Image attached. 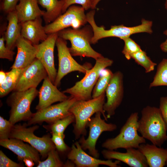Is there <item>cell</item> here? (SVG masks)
<instances>
[{
	"label": "cell",
	"instance_id": "5bb4252c",
	"mask_svg": "<svg viewBox=\"0 0 167 167\" xmlns=\"http://www.w3.org/2000/svg\"><path fill=\"white\" fill-rule=\"evenodd\" d=\"M58 37V32L51 34L41 43L34 45L36 51V58L43 65L48 78L54 84L57 73L54 65V50Z\"/></svg>",
	"mask_w": 167,
	"mask_h": 167
},
{
	"label": "cell",
	"instance_id": "277c9868",
	"mask_svg": "<svg viewBox=\"0 0 167 167\" xmlns=\"http://www.w3.org/2000/svg\"><path fill=\"white\" fill-rule=\"evenodd\" d=\"M139 113H132L121 128L115 137L107 139L102 144L106 149L114 150L118 148L126 149L138 148L139 145L146 142L145 139L138 133Z\"/></svg>",
	"mask_w": 167,
	"mask_h": 167
},
{
	"label": "cell",
	"instance_id": "7402d4cb",
	"mask_svg": "<svg viewBox=\"0 0 167 167\" xmlns=\"http://www.w3.org/2000/svg\"><path fill=\"white\" fill-rule=\"evenodd\" d=\"M143 143L137 148L145 156L150 167H163L167 161V148Z\"/></svg>",
	"mask_w": 167,
	"mask_h": 167
},
{
	"label": "cell",
	"instance_id": "484cf974",
	"mask_svg": "<svg viewBox=\"0 0 167 167\" xmlns=\"http://www.w3.org/2000/svg\"><path fill=\"white\" fill-rule=\"evenodd\" d=\"M24 69L12 68L7 72L6 79L0 84V96L2 97L14 91L19 77Z\"/></svg>",
	"mask_w": 167,
	"mask_h": 167
},
{
	"label": "cell",
	"instance_id": "30bf717a",
	"mask_svg": "<svg viewBox=\"0 0 167 167\" xmlns=\"http://www.w3.org/2000/svg\"><path fill=\"white\" fill-rule=\"evenodd\" d=\"M58 52V68L54 85L59 86L62 78L72 72L78 71L85 74L90 69L89 65H82L72 57L66 40L58 37L56 42Z\"/></svg>",
	"mask_w": 167,
	"mask_h": 167
},
{
	"label": "cell",
	"instance_id": "8992f818",
	"mask_svg": "<svg viewBox=\"0 0 167 167\" xmlns=\"http://www.w3.org/2000/svg\"><path fill=\"white\" fill-rule=\"evenodd\" d=\"M96 60L94 66L87 72L82 79L62 92L70 94L78 100L87 101L92 98V92L101 71L113 63L112 60L103 56Z\"/></svg>",
	"mask_w": 167,
	"mask_h": 167
},
{
	"label": "cell",
	"instance_id": "d4e9b609",
	"mask_svg": "<svg viewBox=\"0 0 167 167\" xmlns=\"http://www.w3.org/2000/svg\"><path fill=\"white\" fill-rule=\"evenodd\" d=\"M38 4L46 10L43 16L46 24L53 22L62 14V0H38Z\"/></svg>",
	"mask_w": 167,
	"mask_h": 167
},
{
	"label": "cell",
	"instance_id": "ffe728a7",
	"mask_svg": "<svg viewBox=\"0 0 167 167\" xmlns=\"http://www.w3.org/2000/svg\"><path fill=\"white\" fill-rule=\"evenodd\" d=\"M15 46L17 48V54L11 68H24L31 64L36 58V48L21 35L16 41Z\"/></svg>",
	"mask_w": 167,
	"mask_h": 167
},
{
	"label": "cell",
	"instance_id": "60d3db41",
	"mask_svg": "<svg viewBox=\"0 0 167 167\" xmlns=\"http://www.w3.org/2000/svg\"><path fill=\"white\" fill-rule=\"evenodd\" d=\"M6 77V73L4 71L1 70L0 71V84H1L4 81Z\"/></svg>",
	"mask_w": 167,
	"mask_h": 167
},
{
	"label": "cell",
	"instance_id": "83f0119b",
	"mask_svg": "<svg viewBox=\"0 0 167 167\" xmlns=\"http://www.w3.org/2000/svg\"><path fill=\"white\" fill-rule=\"evenodd\" d=\"M159 86H167V58H163L159 63L149 88Z\"/></svg>",
	"mask_w": 167,
	"mask_h": 167
},
{
	"label": "cell",
	"instance_id": "f35d334b",
	"mask_svg": "<svg viewBox=\"0 0 167 167\" xmlns=\"http://www.w3.org/2000/svg\"><path fill=\"white\" fill-rule=\"evenodd\" d=\"M159 108L165 122L167 130V96L160 98Z\"/></svg>",
	"mask_w": 167,
	"mask_h": 167
},
{
	"label": "cell",
	"instance_id": "7bdbcfd3",
	"mask_svg": "<svg viewBox=\"0 0 167 167\" xmlns=\"http://www.w3.org/2000/svg\"><path fill=\"white\" fill-rule=\"evenodd\" d=\"M101 0H91V9H94L96 7L97 5Z\"/></svg>",
	"mask_w": 167,
	"mask_h": 167
},
{
	"label": "cell",
	"instance_id": "44dd1931",
	"mask_svg": "<svg viewBox=\"0 0 167 167\" xmlns=\"http://www.w3.org/2000/svg\"><path fill=\"white\" fill-rule=\"evenodd\" d=\"M20 24L21 36L33 45L39 44L40 41H44L48 36L45 32V27L42 25L41 17Z\"/></svg>",
	"mask_w": 167,
	"mask_h": 167
},
{
	"label": "cell",
	"instance_id": "8fae6325",
	"mask_svg": "<svg viewBox=\"0 0 167 167\" xmlns=\"http://www.w3.org/2000/svg\"><path fill=\"white\" fill-rule=\"evenodd\" d=\"M84 11L82 6H70L63 14L44 26L46 33L49 35L70 27L76 29L84 26L88 22Z\"/></svg>",
	"mask_w": 167,
	"mask_h": 167
},
{
	"label": "cell",
	"instance_id": "d590c367",
	"mask_svg": "<svg viewBox=\"0 0 167 167\" xmlns=\"http://www.w3.org/2000/svg\"><path fill=\"white\" fill-rule=\"evenodd\" d=\"M64 138L57 134L52 133L51 139L55 145L56 148L59 151L64 152L70 150L69 147L65 143Z\"/></svg>",
	"mask_w": 167,
	"mask_h": 167
},
{
	"label": "cell",
	"instance_id": "d6a6232c",
	"mask_svg": "<svg viewBox=\"0 0 167 167\" xmlns=\"http://www.w3.org/2000/svg\"><path fill=\"white\" fill-rule=\"evenodd\" d=\"M14 125L1 116L0 117V139L9 138L10 133Z\"/></svg>",
	"mask_w": 167,
	"mask_h": 167
},
{
	"label": "cell",
	"instance_id": "cb8c5ba5",
	"mask_svg": "<svg viewBox=\"0 0 167 167\" xmlns=\"http://www.w3.org/2000/svg\"><path fill=\"white\" fill-rule=\"evenodd\" d=\"M7 19L8 24L4 35L6 46L13 50L16 47L17 40L21 36V26L15 10L8 13Z\"/></svg>",
	"mask_w": 167,
	"mask_h": 167
},
{
	"label": "cell",
	"instance_id": "ba28073f",
	"mask_svg": "<svg viewBox=\"0 0 167 167\" xmlns=\"http://www.w3.org/2000/svg\"><path fill=\"white\" fill-rule=\"evenodd\" d=\"M27 124H15L10 134L9 138L20 139L29 144L36 149L42 158L47 156L48 152L56 149L49 134L38 137L34 135V132L39 128V126L35 125L27 127Z\"/></svg>",
	"mask_w": 167,
	"mask_h": 167
},
{
	"label": "cell",
	"instance_id": "7a4b0ae2",
	"mask_svg": "<svg viewBox=\"0 0 167 167\" xmlns=\"http://www.w3.org/2000/svg\"><path fill=\"white\" fill-rule=\"evenodd\" d=\"M105 93L99 96L87 101L78 100L72 105L69 111L75 117L73 132L76 139L81 135H86L87 123L94 113H101L106 121L108 120L103 107L105 103Z\"/></svg>",
	"mask_w": 167,
	"mask_h": 167
},
{
	"label": "cell",
	"instance_id": "d6986e66",
	"mask_svg": "<svg viewBox=\"0 0 167 167\" xmlns=\"http://www.w3.org/2000/svg\"><path fill=\"white\" fill-rule=\"evenodd\" d=\"M0 145L16 154L18 159L21 161L29 158L37 164L40 161L39 152L30 144L25 143L20 139L12 138L0 139Z\"/></svg>",
	"mask_w": 167,
	"mask_h": 167
},
{
	"label": "cell",
	"instance_id": "b9f144b4",
	"mask_svg": "<svg viewBox=\"0 0 167 167\" xmlns=\"http://www.w3.org/2000/svg\"><path fill=\"white\" fill-rule=\"evenodd\" d=\"M160 47L161 50L165 52H167V39L161 44Z\"/></svg>",
	"mask_w": 167,
	"mask_h": 167
},
{
	"label": "cell",
	"instance_id": "7c38bea8",
	"mask_svg": "<svg viewBox=\"0 0 167 167\" xmlns=\"http://www.w3.org/2000/svg\"><path fill=\"white\" fill-rule=\"evenodd\" d=\"M78 100L71 96L66 100L60 103L50 105L33 113L31 118L28 121L27 125H30L45 122L52 123L71 113L69 109Z\"/></svg>",
	"mask_w": 167,
	"mask_h": 167
},
{
	"label": "cell",
	"instance_id": "4fadbf2b",
	"mask_svg": "<svg viewBox=\"0 0 167 167\" xmlns=\"http://www.w3.org/2000/svg\"><path fill=\"white\" fill-rule=\"evenodd\" d=\"M124 92L123 74L118 71L113 74L105 92L107 101L103 108L108 119L115 114L122 101Z\"/></svg>",
	"mask_w": 167,
	"mask_h": 167
},
{
	"label": "cell",
	"instance_id": "9a60e30c",
	"mask_svg": "<svg viewBox=\"0 0 167 167\" xmlns=\"http://www.w3.org/2000/svg\"><path fill=\"white\" fill-rule=\"evenodd\" d=\"M48 76L46 71L40 61L36 58L28 66L24 68L14 91H22L37 87Z\"/></svg>",
	"mask_w": 167,
	"mask_h": 167
},
{
	"label": "cell",
	"instance_id": "f546056e",
	"mask_svg": "<svg viewBox=\"0 0 167 167\" xmlns=\"http://www.w3.org/2000/svg\"><path fill=\"white\" fill-rule=\"evenodd\" d=\"M131 58L133 59L138 64L144 69L146 73H149L154 70L157 64L153 62L148 57L146 53L142 50L132 54Z\"/></svg>",
	"mask_w": 167,
	"mask_h": 167
},
{
	"label": "cell",
	"instance_id": "1f68e13d",
	"mask_svg": "<svg viewBox=\"0 0 167 167\" xmlns=\"http://www.w3.org/2000/svg\"><path fill=\"white\" fill-rule=\"evenodd\" d=\"M123 41L125 44L122 53L127 60H130L133 54L142 50L140 46L130 37Z\"/></svg>",
	"mask_w": 167,
	"mask_h": 167
},
{
	"label": "cell",
	"instance_id": "ab89813d",
	"mask_svg": "<svg viewBox=\"0 0 167 167\" xmlns=\"http://www.w3.org/2000/svg\"><path fill=\"white\" fill-rule=\"evenodd\" d=\"M24 164L28 167H32L35 165L34 162L32 159L29 158H26L23 160Z\"/></svg>",
	"mask_w": 167,
	"mask_h": 167
},
{
	"label": "cell",
	"instance_id": "8d00e7d4",
	"mask_svg": "<svg viewBox=\"0 0 167 167\" xmlns=\"http://www.w3.org/2000/svg\"><path fill=\"white\" fill-rule=\"evenodd\" d=\"M23 165L16 163L8 158L2 150L0 151V167H21Z\"/></svg>",
	"mask_w": 167,
	"mask_h": 167
},
{
	"label": "cell",
	"instance_id": "3957f363",
	"mask_svg": "<svg viewBox=\"0 0 167 167\" xmlns=\"http://www.w3.org/2000/svg\"><path fill=\"white\" fill-rule=\"evenodd\" d=\"M95 13V11L92 10L86 14L87 22L91 27L93 32L92 44H95L99 40L107 37H117L123 40L134 34L140 32L151 34L152 32V22L144 19H142L141 24L137 26L128 27L123 25H114L111 26L109 29H105L103 26L99 27L96 24L94 18Z\"/></svg>",
	"mask_w": 167,
	"mask_h": 167
},
{
	"label": "cell",
	"instance_id": "74e56055",
	"mask_svg": "<svg viewBox=\"0 0 167 167\" xmlns=\"http://www.w3.org/2000/svg\"><path fill=\"white\" fill-rule=\"evenodd\" d=\"M19 0H3L1 4V8L4 12H9L15 10Z\"/></svg>",
	"mask_w": 167,
	"mask_h": 167
},
{
	"label": "cell",
	"instance_id": "836d02e7",
	"mask_svg": "<svg viewBox=\"0 0 167 167\" xmlns=\"http://www.w3.org/2000/svg\"><path fill=\"white\" fill-rule=\"evenodd\" d=\"M4 36L3 35L0 38V58L12 61L15 52L6 46Z\"/></svg>",
	"mask_w": 167,
	"mask_h": 167
},
{
	"label": "cell",
	"instance_id": "6da1fadb",
	"mask_svg": "<svg viewBox=\"0 0 167 167\" xmlns=\"http://www.w3.org/2000/svg\"><path fill=\"white\" fill-rule=\"evenodd\" d=\"M138 132L152 144L161 147L167 140V128L159 108L148 105L141 111Z\"/></svg>",
	"mask_w": 167,
	"mask_h": 167
},
{
	"label": "cell",
	"instance_id": "bcb514c9",
	"mask_svg": "<svg viewBox=\"0 0 167 167\" xmlns=\"http://www.w3.org/2000/svg\"><path fill=\"white\" fill-rule=\"evenodd\" d=\"M163 34H165V35H166L167 36V29H166V30H165L164 32H163Z\"/></svg>",
	"mask_w": 167,
	"mask_h": 167
},
{
	"label": "cell",
	"instance_id": "4316f807",
	"mask_svg": "<svg viewBox=\"0 0 167 167\" xmlns=\"http://www.w3.org/2000/svg\"><path fill=\"white\" fill-rule=\"evenodd\" d=\"M109 69L102 70L92 93V98L97 97L105 93L106 89L113 75Z\"/></svg>",
	"mask_w": 167,
	"mask_h": 167
},
{
	"label": "cell",
	"instance_id": "f1b7e54d",
	"mask_svg": "<svg viewBox=\"0 0 167 167\" xmlns=\"http://www.w3.org/2000/svg\"><path fill=\"white\" fill-rule=\"evenodd\" d=\"M75 120L74 116L71 113L55 121L48 127L52 133L57 134L64 138L65 130L70 124L74 122Z\"/></svg>",
	"mask_w": 167,
	"mask_h": 167
},
{
	"label": "cell",
	"instance_id": "9c48e42d",
	"mask_svg": "<svg viewBox=\"0 0 167 167\" xmlns=\"http://www.w3.org/2000/svg\"><path fill=\"white\" fill-rule=\"evenodd\" d=\"M101 115V112H97L94 117L89 119L87 125L89 130L88 137L85 139L84 136H82L78 141L84 150H88L91 156L96 158H99L100 154L96 144L101 135L103 132L113 131L117 128L116 124L107 123L105 119H102Z\"/></svg>",
	"mask_w": 167,
	"mask_h": 167
},
{
	"label": "cell",
	"instance_id": "c3c4849f",
	"mask_svg": "<svg viewBox=\"0 0 167 167\" xmlns=\"http://www.w3.org/2000/svg\"><path fill=\"white\" fill-rule=\"evenodd\" d=\"M0 0V2H2V1H3V0Z\"/></svg>",
	"mask_w": 167,
	"mask_h": 167
},
{
	"label": "cell",
	"instance_id": "4dcf8cb0",
	"mask_svg": "<svg viewBox=\"0 0 167 167\" xmlns=\"http://www.w3.org/2000/svg\"><path fill=\"white\" fill-rule=\"evenodd\" d=\"M47 158L43 161H39L37 167H62L64 164L60 159L56 149L50 150L48 153Z\"/></svg>",
	"mask_w": 167,
	"mask_h": 167
},
{
	"label": "cell",
	"instance_id": "603a6c76",
	"mask_svg": "<svg viewBox=\"0 0 167 167\" xmlns=\"http://www.w3.org/2000/svg\"><path fill=\"white\" fill-rule=\"evenodd\" d=\"M38 5V0H19L15 8L19 22L43 16L45 11L41 10Z\"/></svg>",
	"mask_w": 167,
	"mask_h": 167
},
{
	"label": "cell",
	"instance_id": "f6af8a7d",
	"mask_svg": "<svg viewBox=\"0 0 167 167\" xmlns=\"http://www.w3.org/2000/svg\"><path fill=\"white\" fill-rule=\"evenodd\" d=\"M165 7L167 11V0H165Z\"/></svg>",
	"mask_w": 167,
	"mask_h": 167
},
{
	"label": "cell",
	"instance_id": "e0dca14e",
	"mask_svg": "<svg viewBox=\"0 0 167 167\" xmlns=\"http://www.w3.org/2000/svg\"><path fill=\"white\" fill-rule=\"evenodd\" d=\"M126 150V152H122L105 149L101 151V154L107 160L116 159L131 167L148 166L145 156L137 148H130Z\"/></svg>",
	"mask_w": 167,
	"mask_h": 167
},
{
	"label": "cell",
	"instance_id": "7dc6e473",
	"mask_svg": "<svg viewBox=\"0 0 167 167\" xmlns=\"http://www.w3.org/2000/svg\"><path fill=\"white\" fill-rule=\"evenodd\" d=\"M166 165H167V161H166Z\"/></svg>",
	"mask_w": 167,
	"mask_h": 167
},
{
	"label": "cell",
	"instance_id": "52a82bcc",
	"mask_svg": "<svg viewBox=\"0 0 167 167\" xmlns=\"http://www.w3.org/2000/svg\"><path fill=\"white\" fill-rule=\"evenodd\" d=\"M38 94L36 88L14 92L7 98L6 102L11 107L9 120L13 124L22 121H28L33 113L30 110L31 103Z\"/></svg>",
	"mask_w": 167,
	"mask_h": 167
},
{
	"label": "cell",
	"instance_id": "5b68a950",
	"mask_svg": "<svg viewBox=\"0 0 167 167\" xmlns=\"http://www.w3.org/2000/svg\"><path fill=\"white\" fill-rule=\"evenodd\" d=\"M58 34V37L70 41L71 46L69 49L72 56L91 58L95 60L103 56L90 45L93 35L91 26L81 29L66 28Z\"/></svg>",
	"mask_w": 167,
	"mask_h": 167
},
{
	"label": "cell",
	"instance_id": "ee69618b",
	"mask_svg": "<svg viewBox=\"0 0 167 167\" xmlns=\"http://www.w3.org/2000/svg\"><path fill=\"white\" fill-rule=\"evenodd\" d=\"M75 166L74 163L70 160L64 164V167H75Z\"/></svg>",
	"mask_w": 167,
	"mask_h": 167
},
{
	"label": "cell",
	"instance_id": "2e32d148",
	"mask_svg": "<svg viewBox=\"0 0 167 167\" xmlns=\"http://www.w3.org/2000/svg\"><path fill=\"white\" fill-rule=\"evenodd\" d=\"M68 159L73 162L77 167H98L104 165L110 167H120V161L111 160H102L89 155L85 152L78 141L72 145L67 155Z\"/></svg>",
	"mask_w": 167,
	"mask_h": 167
},
{
	"label": "cell",
	"instance_id": "e575fe53",
	"mask_svg": "<svg viewBox=\"0 0 167 167\" xmlns=\"http://www.w3.org/2000/svg\"><path fill=\"white\" fill-rule=\"evenodd\" d=\"M64 2L62 14L64 13L71 5L77 4H80L85 9L91 8V0H62Z\"/></svg>",
	"mask_w": 167,
	"mask_h": 167
},
{
	"label": "cell",
	"instance_id": "ac0fdd59",
	"mask_svg": "<svg viewBox=\"0 0 167 167\" xmlns=\"http://www.w3.org/2000/svg\"><path fill=\"white\" fill-rule=\"evenodd\" d=\"M38 95L39 102L36 107L37 111L47 108L54 103L64 101L69 97L60 92L48 76L44 79Z\"/></svg>",
	"mask_w": 167,
	"mask_h": 167
}]
</instances>
